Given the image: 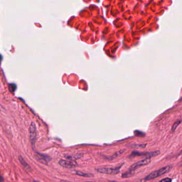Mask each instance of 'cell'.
Masks as SVG:
<instances>
[{
    "label": "cell",
    "mask_w": 182,
    "mask_h": 182,
    "mask_svg": "<svg viewBox=\"0 0 182 182\" xmlns=\"http://www.w3.org/2000/svg\"><path fill=\"white\" fill-rule=\"evenodd\" d=\"M134 174V171H132L131 170H128L125 173H123L122 174V177L123 178H128L132 176Z\"/></svg>",
    "instance_id": "ba28073f"
},
{
    "label": "cell",
    "mask_w": 182,
    "mask_h": 182,
    "mask_svg": "<svg viewBox=\"0 0 182 182\" xmlns=\"http://www.w3.org/2000/svg\"><path fill=\"white\" fill-rule=\"evenodd\" d=\"M181 122V121L178 120L175 123H174V125H173L172 128V130L173 132H174V131H175L176 129L177 128V127H178V125H180Z\"/></svg>",
    "instance_id": "30bf717a"
},
{
    "label": "cell",
    "mask_w": 182,
    "mask_h": 182,
    "mask_svg": "<svg viewBox=\"0 0 182 182\" xmlns=\"http://www.w3.org/2000/svg\"><path fill=\"white\" fill-rule=\"evenodd\" d=\"M150 162H151V160H150V159L149 158H145V159L142 160L138 161L137 162L134 163V164H133V165L130 167V170H131V171H134H134H135L136 169H137V168L141 167H142V166H143V165H148L149 163H150Z\"/></svg>",
    "instance_id": "5b68a950"
},
{
    "label": "cell",
    "mask_w": 182,
    "mask_h": 182,
    "mask_svg": "<svg viewBox=\"0 0 182 182\" xmlns=\"http://www.w3.org/2000/svg\"><path fill=\"white\" fill-rule=\"evenodd\" d=\"M93 182V181H88V182Z\"/></svg>",
    "instance_id": "2e32d148"
},
{
    "label": "cell",
    "mask_w": 182,
    "mask_h": 182,
    "mask_svg": "<svg viewBox=\"0 0 182 182\" xmlns=\"http://www.w3.org/2000/svg\"><path fill=\"white\" fill-rule=\"evenodd\" d=\"M120 168H100L97 169V171L99 173L109 175H116L118 174L120 171Z\"/></svg>",
    "instance_id": "7a4b0ae2"
},
{
    "label": "cell",
    "mask_w": 182,
    "mask_h": 182,
    "mask_svg": "<svg viewBox=\"0 0 182 182\" xmlns=\"http://www.w3.org/2000/svg\"><path fill=\"white\" fill-rule=\"evenodd\" d=\"M75 174L76 175H79L80 176H83V177H92L93 176V175L91 174L83 173V172H82L80 171H75Z\"/></svg>",
    "instance_id": "52a82bcc"
},
{
    "label": "cell",
    "mask_w": 182,
    "mask_h": 182,
    "mask_svg": "<svg viewBox=\"0 0 182 182\" xmlns=\"http://www.w3.org/2000/svg\"><path fill=\"white\" fill-rule=\"evenodd\" d=\"M172 168V167L171 165H167V166L164 167L163 168H161L159 170H156L147 176L145 178V180H152L155 178L158 177L161 175H164V174H165L166 173H168V171H169L171 170Z\"/></svg>",
    "instance_id": "6da1fadb"
},
{
    "label": "cell",
    "mask_w": 182,
    "mask_h": 182,
    "mask_svg": "<svg viewBox=\"0 0 182 182\" xmlns=\"http://www.w3.org/2000/svg\"><path fill=\"white\" fill-rule=\"evenodd\" d=\"M126 150L125 149H123V150H120L119 151L117 152L116 153L114 154V155L112 156H111V158H110V159H115L117 158V157H118V156H120L121 154H122L124 152V151H125Z\"/></svg>",
    "instance_id": "9c48e42d"
},
{
    "label": "cell",
    "mask_w": 182,
    "mask_h": 182,
    "mask_svg": "<svg viewBox=\"0 0 182 182\" xmlns=\"http://www.w3.org/2000/svg\"><path fill=\"white\" fill-rule=\"evenodd\" d=\"M29 137L31 140V144L34 147L36 138H37V131L34 122L31 123L29 128Z\"/></svg>",
    "instance_id": "3957f363"
},
{
    "label": "cell",
    "mask_w": 182,
    "mask_h": 182,
    "mask_svg": "<svg viewBox=\"0 0 182 182\" xmlns=\"http://www.w3.org/2000/svg\"><path fill=\"white\" fill-rule=\"evenodd\" d=\"M34 157L37 161L40 162V163L45 164V165H46L49 163L51 160V158L50 156H48L47 155H45V154L40 153L38 152L36 153L34 155Z\"/></svg>",
    "instance_id": "277c9868"
},
{
    "label": "cell",
    "mask_w": 182,
    "mask_h": 182,
    "mask_svg": "<svg viewBox=\"0 0 182 182\" xmlns=\"http://www.w3.org/2000/svg\"><path fill=\"white\" fill-rule=\"evenodd\" d=\"M134 133H135V134L136 136H139V137H143V136H145V134H144L143 132H141V131H138V130L135 131Z\"/></svg>",
    "instance_id": "7c38bea8"
},
{
    "label": "cell",
    "mask_w": 182,
    "mask_h": 182,
    "mask_svg": "<svg viewBox=\"0 0 182 182\" xmlns=\"http://www.w3.org/2000/svg\"><path fill=\"white\" fill-rule=\"evenodd\" d=\"M182 153V151H181V154Z\"/></svg>",
    "instance_id": "e0dca14e"
},
{
    "label": "cell",
    "mask_w": 182,
    "mask_h": 182,
    "mask_svg": "<svg viewBox=\"0 0 182 182\" xmlns=\"http://www.w3.org/2000/svg\"><path fill=\"white\" fill-rule=\"evenodd\" d=\"M17 86L15 84H10L9 89L11 92H14V91L16 89Z\"/></svg>",
    "instance_id": "8fae6325"
},
{
    "label": "cell",
    "mask_w": 182,
    "mask_h": 182,
    "mask_svg": "<svg viewBox=\"0 0 182 182\" xmlns=\"http://www.w3.org/2000/svg\"><path fill=\"white\" fill-rule=\"evenodd\" d=\"M4 180V179L3 178L2 176L1 175H0V182H3Z\"/></svg>",
    "instance_id": "5bb4252c"
},
{
    "label": "cell",
    "mask_w": 182,
    "mask_h": 182,
    "mask_svg": "<svg viewBox=\"0 0 182 182\" xmlns=\"http://www.w3.org/2000/svg\"><path fill=\"white\" fill-rule=\"evenodd\" d=\"M172 180L169 178H166L163 180H161L159 182H171Z\"/></svg>",
    "instance_id": "4fadbf2b"
},
{
    "label": "cell",
    "mask_w": 182,
    "mask_h": 182,
    "mask_svg": "<svg viewBox=\"0 0 182 182\" xmlns=\"http://www.w3.org/2000/svg\"><path fill=\"white\" fill-rule=\"evenodd\" d=\"M60 165L63 167L64 168H75L77 166V163L75 161H68V160H60Z\"/></svg>",
    "instance_id": "8992f818"
},
{
    "label": "cell",
    "mask_w": 182,
    "mask_h": 182,
    "mask_svg": "<svg viewBox=\"0 0 182 182\" xmlns=\"http://www.w3.org/2000/svg\"><path fill=\"white\" fill-rule=\"evenodd\" d=\"M180 165H182V160L181 162H180Z\"/></svg>",
    "instance_id": "9a60e30c"
}]
</instances>
